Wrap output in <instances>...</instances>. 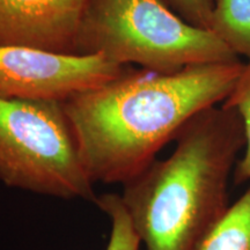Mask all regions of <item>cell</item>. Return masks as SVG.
Returning a JSON list of instances; mask_svg holds the SVG:
<instances>
[{
  "label": "cell",
  "mask_w": 250,
  "mask_h": 250,
  "mask_svg": "<svg viewBox=\"0 0 250 250\" xmlns=\"http://www.w3.org/2000/svg\"><path fill=\"white\" fill-rule=\"evenodd\" d=\"M76 55H101L160 73L240 61L211 30L189 23L166 0H86Z\"/></svg>",
  "instance_id": "3"
},
{
  "label": "cell",
  "mask_w": 250,
  "mask_h": 250,
  "mask_svg": "<svg viewBox=\"0 0 250 250\" xmlns=\"http://www.w3.org/2000/svg\"><path fill=\"white\" fill-rule=\"evenodd\" d=\"M95 205L110 219L111 232L105 250H139L142 240L134 229L132 221L122 197L116 193L98 196Z\"/></svg>",
  "instance_id": "10"
},
{
  "label": "cell",
  "mask_w": 250,
  "mask_h": 250,
  "mask_svg": "<svg viewBox=\"0 0 250 250\" xmlns=\"http://www.w3.org/2000/svg\"><path fill=\"white\" fill-rule=\"evenodd\" d=\"M86 0H0V45L76 55Z\"/></svg>",
  "instance_id": "6"
},
{
  "label": "cell",
  "mask_w": 250,
  "mask_h": 250,
  "mask_svg": "<svg viewBox=\"0 0 250 250\" xmlns=\"http://www.w3.org/2000/svg\"><path fill=\"white\" fill-rule=\"evenodd\" d=\"M155 159L123 184L122 201L146 250H197L229 208L228 187L245 147L241 118L213 105L197 114Z\"/></svg>",
  "instance_id": "2"
},
{
  "label": "cell",
  "mask_w": 250,
  "mask_h": 250,
  "mask_svg": "<svg viewBox=\"0 0 250 250\" xmlns=\"http://www.w3.org/2000/svg\"><path fill=\"white\" fill-rule=\"evenodd\" d=\"M0 182L36 195L95 204L98 195L62 103L0 96Z\"/></svg>",
  "instance_id": "4"
},
{
  "label": "cell",
  "mask_w": 250,
  "mask_h": 250,
  "mask_svg": "<svg viewBox=\"0 0 250 250\" xmlns=\"http://www.w3.org/2000/svg\"><path fill=\"white\" fill-rule=\"evenodd\" d=\"M124 67L101 55L0 45V96L62 103L105 85Z\"/></svg>",
  "instance_id": "5"
},
{
  "label": "cell",
  "mask_w": 250,
  "mask_h": 250,
  "mask_svg": "<svg viewBox=\"0 0 250 250\" xmlns=\"http://www.w3.org/2000/svg\"><path fill=\"white\" fill-rule=\"evenodd\" d=\"M166 1L189 23L210 30L213 0H166Z\"/></svg>",
  "instance_id": "11"
},
{
  "label": "cell",
  "mask_w": 250,
  "mask_h": 250,
  "mask_svg": "<svg viewBox=\"0 0 250 250\" xmlns=\"http://www.w3.org/2000/svg\"><path fill=\"white\" fill-rule=\"evenodd\" d=\"M243 62H212L175 73L124 67L120 76L62 102L93 183L122 186L145 170L188 122L223 103Z\"/></svg>",
  "instance_id": "1"
},
{
  "label": "cell",
  "mask_w": 250,
  "mask_h": 250,
  "mask_svg": "<svg viewBox=\"0 0 250 250\" xmlns=\"http://www.w3.org/2000/svg\"><path fill=\"white\" fill-rule=\"evenodd\" d=\"M210 30L237 57L250 61V0H213Z\"/></svg>",
  "instance_id": "7"
},
{
  "label": "cell",
  "mask_w": 250,
  "mask_h": 250,
  "mask_svg": "<svg viewBox=\"0 0 250 250\" xmlns=\"http://www.w3.org/2000/svg\"><path fill=\"white\" fill-rule=\"evenodd\" d=\"M197 250H250V183Z\"/></svg>",
  "instance_id": "8"
},
{
  "label": "cell",
  "mask_w": 250,
  "mask_h": 250,
  "mask_svg": "<svg viewBox=\"0 0 250 250\" xmlns=\"http://www.w3.org/2000/svg\"><path fill=\"white\" fill-rule=\"evenodd\" d=\"M221 104L236 111L241 118L245 132V147L234 169V183H250V61L243 64L241 74Z\"/></svg>",
  "instance_id": "9"
}]
</instances>
